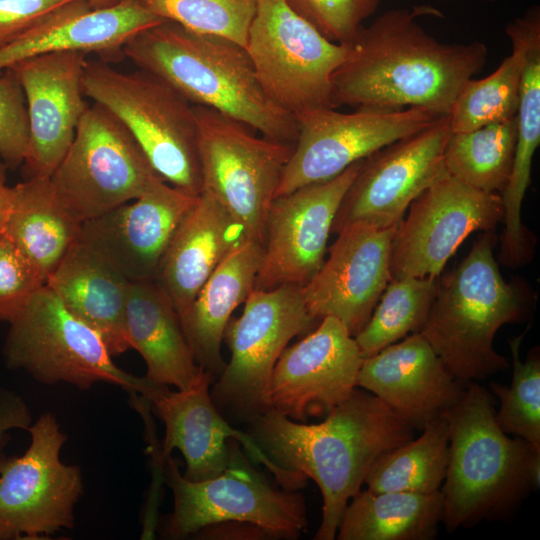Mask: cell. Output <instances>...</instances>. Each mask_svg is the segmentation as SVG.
<instances>
[{
  "mask_svg": "<svg viewBox=\"0 0 540 540\" xmlns=\"http://www.w3.org/2000/svg\"><path fill=\"white\" fill-rule=\"evenodd\" d=\"M441 17L430 5L391 9L360 27L332 75L330 107H418L448 115L464 86L482 70L488 47L480 41L442 43L417 21Z\"/></svg>",
  "mask_w": 540,
  "mask_h": 540,
  "instance_id": "6da1fadb",
  "label": "cell"
},
{
  "mask_svg": "<svg viewBox=\"0 0 540 540\" xmlns=\"http://www.w3.org/2000/svg\"><path fill=\"white\" fill-rule=\"evenodd\" d=\"M325 416L317 424L297 423L269 408L249 421V434L273 464L318 485L323 509L316 540L336 538L341 515L374 461L414 437L411 425L360 387Z\"/></svg>",
  "mask_w": 540,
  "mask_h": 540,
  "instance_id": "7a4b0ae2",
  "label": "cell"
},
{
  "mask_svg": "<svg viewBox=\"0 0 540 540\" xmlns=\"http://www.w3.org/2000/svg\"><path fill=\"white\" fill-rule=\"evenodd\" d=\"M122 51L192 105L215 109L267 138L295 143V117L266 94L244 46L163 20L135 34Z\"/></svg>",
  "mask_w": 540,
  "mask_h": 540,
  "instance_id": "3957f363",
  "label": "cell"
},
{
  "mask_svg": "<svg viewBox=\"0 0 540 540\" xmlns=\"http://www.w3.org/2000/svg\"><path fill=\"white\" fill-rule=\"evenodd\" d=\"M493 230L485 231L468 255L437 279L435 296L420 333L464 384L509 368L493 347L497 331L519 322L526 302L519 288L504 280L493 254Z\"/></svg>",
  "mask_w": 540,
  "mask_h": 540,
  "instance_id": "277c9868",
  "label": "cell"
},
{
  "mask_svg": "<svg viewBox=\"0 0 540 540\" xmlns=\"http://www.w3.org/2000/svg\"><path fill=\"white\" fill-rule=\"evenodd\" d=\"M467 384L444 413L449 456L440 491L442 522L450 532L502 518L531 492L526 462L534 445L504 433L496 422L490 392L479 384Z\"/></svg>",
  "mask_w": 540,
  "mask_h": 540,
  "instance_id": "5b68a950",
  "label": "cell"
},
{
  "mask_svg": "<svg viewBox=\"0 0 540 540\" xmlns=\"http://www.w3.org/2000/svg\"><path fill=\"white\" fill-rule=\"evenodd\" d=\"M82 89L126 126L164 181L192 195L201 193L194 106L178 91L145 70L124 73L88 60Z\"/></svg>",
  "mask_w": 540,
  "mask_h": 540,
  "instance_id": "8992f818",
  "label": "cell"
},
{
  "mask_svg": "<svg viewBox=\"0 0 540 540\" xmlns=\"http://www.w3.org/2000/svg\"><path fill=\"white\" fill-rule=\"evenodd\" d=\"M9 325L3 348L7 368L23 370L40 383L86 390L106 382L146 399L158 386L120 369L98 333L71 314L46 284Z\"/></svg>",
  "mask_w": 540,
  "mask_h": 540,
  "instance_id": "52a82bcc",
  "label": "cell"
},
{
  "mask_svg": "<svg viewBox=\"0 0 540 540\" xmlns=\"http://www.w3.org/2000/svg\"><path fill=\"white\" fill-rule=\"evenodd\" d=\"M193 106L202 190L243 226L247 239L263 245L268 210L294 143L259 136L215 109Z\"/></svg>",
  "mask_w": 540,
  "mask_h": 540,
  "instance_id": "ba28073f",
  "label": "cell"
},
{
  "mask_svg": "<svg viewBox=\"0 0 540 540\" xmlns=\"http://www.w3.org/2000/svg\"><path fill=\"white\" fill-rule=\"evenodd\" d=\"M229 449L224 471L205 480H189L171 457L165 461L166 482L174 496L168 536L184 538L225 522L249 524L277 537L299 536L307 525L302 495L271 486L247 462L238 441L231 439Z\"/></svg>",
  "mask_w": 540,
  "mask_h": 540,
  "instance_id": "9c48e42d",
  "label": "cell"
},
{
  "mask_svg": "<svg viewBox=\"0 0 540 540\" xmlns=\"http://www.w3.org/2000/svg\"><path fill=\"white\" fill-rule=\"evenodd\" d=\"M50 179L81 223L139 198L163 180L126 126L95 102L83 113Z\"/></svg>",
  "mask_w": 540,
  "mask_h": 540,
  "instance_id": "30bf717a",
  "label": "cell"
},
{
  "mask_svg": "<svg viewBox=\"0 0 540 540\" xmlns=\"http://www.w3.org/2000/svg\"><path fill=\"white\" fill-rule=\"evenodd\" d=\"M245 48L266 94L296 117L330 107L332 75L349 46L325 38L285 0H257Z\"/></svg>",
  "mask_w": 540,
  "mask_h": 540,
  "instance_id": "8fae6325",
  "label": "cell"
},
{
  "mask_svg": "<svg viewBox=\"0 0 540 540\" xmlns=\"http://www.w3.org/2000/svg\"><path fill=\"white\" fill-rule=\"evenodd\" d=\"M244 303L241 316L226 326L224 338L231 358L211 397L219 410L250 421L270 408V380L279 356L316 319L308 312L298 285L254 289Z\"/></svg>",
  "mask_w": 540,
  "mask_h": 540,
  "instance_id": "7c38bea8",
  "label": "cell"
},
{
  "mask_svg": "<svg viewBox=\"0 0 540 540\" xmlns=\"http://www.w3.org/2000/svg\"><path fill=\"white\" fill-rule=\"evenodd\" d=\"M27 431L25 453L0 467V540L43 539L72 528L83 493L80 468L61 461L67 437L55 415L41 414Z\"/></svg>",
  "mask_w": 540,
  "mask_h": 540,
  "instance_id": "4fadbf2b",
  "label": "cell"
},
{
  "mask_svg": "<svg viewBox=\"0 0 540 540\" xmlns=\"http://www.w3.org/2000/svg\"><path fill=\"white\" fill-rule=\"evenodd\" d=\"M439 116L418 107H359L351 113L331 107L306 111L295 117L298 135L275 197L329 180L382 147L422 130Z\"/></svg>",
  "mask_w": 540,
  "mask_h": 540,
  "instance_id": "5bb4252c",
  "label": "cell"
},
{
  "mask_svg": "<svg viewBox=\"0 0 540 540\" xmlns=\"http://www.w3.org/2000/svg\"><path fill=\"white\" fill-rule=\"evenodd\" d=\"M500 194L467 185L446 170L409 206L392 242L391 278H438L469 234L502 221Z\"/></svg>",
  "mask_w": 540,
  "mask_h": 540,
  "instance_id": "9a60e30c",
  "label": "cell"
},
{
  "mask_svg": "<svg viewBox=\"0 0 540 540\" xmlns=\"http://www.w3.org/2000/svg\"><path fill=\"white\" fill-rule=\"evenodd\" d=\"M451 134L449 115L367 156L345 193L332 232L367 222L381 228L399 225L414 199L444 171Z\"/></svg>",
  "mask_w": 540,
  "mask_h": 540,
  "instance_id": "2e32d148",
  "label": "cell"
},
{
  "mask_svg": "<svg viewBox=\"0 0 540 540\" xmlns=\"http://www.w3.org/2000/svg\"><path fill=\"white\" fill-rule=\"evenodd\" d=\"M364 159L329 180L273 199L254 289L303 286L316 274L325 260L327 241L341 201Z\"/></svg>",
  "mask_w": 540,
  "mask_h": 540,
  "instance_id": "e0dca14e",
  "label": "cell"
},
{
  "mask_svg": "<svg viewBox=\"0 0 540 540\" xmlns=\"http://www.w3.org/2000/svg\"><path fill=\"white\" fill-rule=\"evenodd\" d=\"M212 374L200 366L184 389L170 391L160 385L147 399L165 424V438L159 458L164 465L174 449L186 461L184 477L205 480L222 473L230 458L229 441L241 444L256 463L264 465L283 489L294 491L306 484L307 477L281 469L263 453L249 433L231 426L214 404L209 392Z\"/></svg>",
  "mask_w": 540,
  "mask_h": 540,
  "instance_id": "ac0fdd59",
  "label": "cell"
},
{
  "mask_svg": "<svg viewBox=\"0 0 540 540\" xmlns=\"http://www.w3.org/2000/svg\"><path fill=\"white\" fill-rule=\"evenodd\" d=\"M279 356L270 380V408L294 421L325 416L357 387L363 360L354 336L333 316Z\"/></svg>",
  "mask_w": 540,
  "mask_h": 540,
  "instance_id": "d6986e66",
  "label": "cell"
},
{
  "mask_svg": "<svg viewBox=\"0 0 540 540\" xmlns=\"http://www.w3.org/2000/svg\"><path fill=\"white\" fill-rule=\"evenodd\" d=\"M397 226L367 222L344 226L316 274L302 286L315 319L333 316L355 336L368 322L390 282L392 242Z\"/></svg>",
  "mask_w": 540,
  "mask_h": 540,
  "instance_id": "ffe728a7",
  "label": "cell"
},
{
  "mask_svg": "<svg viewBox=\"0 0 540 540\" xmlns=\"http://www.w3.org/2000/svg\"><path fill=\"white\" fill-rule=\"evenodd\" d=\"M197 197L160 180L139 198L82 222L80 241L130 282L154 281Z\"/></svg>",
  "mask_w": 540,
  "mask_h": 540,
  "instance_id": "44dd1931",
  "label": "cell"
},
{
  "mask_svg": "<svg viewBox=\"0 0 540 540\" xmlns=\"http://www.w3.org/2000/svg\"><path fill=\"white\" fill-rule=\"evenodd\" d=\"M86 56L83 51L52 52L9 67L19 79L27 106L26 178H50L73 141L89 106L82 89Z\"/></svg>",
  "mask_w": 540,
  "mask_h": 540,
  "instance_id": "7402d4cb",
  "label": "cell"
},
{
  "mask_svg": "<svg viewBox=\"0 0 540 540\" xmlns=\"http://www.w3.org/2000/svg\"><path fill=\"white\" fill-rule=\"evenodd\" d=\"M465 386L420 332L363 358L357 377V387L418 430L450 409Z\"/></svg>",
  "mask_w": 540,
  "mask_h": 540,
  "instance_id": "603a6c76",
  "label": "cell"
},
{
  "mask_svg": "<svg viewBox=\"0 0 540 540\" xmlns=\"http://www.w3.org/2000/svg\"><path fill=\"white\" fill-rule=\"evenodd\" d=\"M161 21L138 0H119L101 8L73 0L0 50V74L21 60L46 53L122 49L135 34Z\"/></svg>",
  "mask_w": 540,
  "mask_h": 540,
  "instance_id": "cb8c5ba5",
  "label": "cell"
},
{
  "mask_svg": "<svg viewBox=\"0 0 540 540\" xmlns=\"http://www.w3.org/2000/svg\"><path fill=\"white\" fill-rule=\"evenodd\" d=\"M245 240L243 226L202 190L176 230L155 280L179 317L221 261Z\"/></svg>",
  "mask_w": 540,
  "mask_h": 540,
  "instance_id": "d4e9b609",
  "label": "cell"
},
{
  "mask_svg": "<svg viewBox=\"0 0 540 540\" xmlns=\"http://www.w3.org/2000/svg\"><path fill=\"white\" fill-rule=\"evenodd\" d=\"M46 285L66 309L98 333L112 356L129 350L126 302L130 281L86 243H75Z\"/></svg>",
  "mask_w": 540,
  "mask_h": 540,
  "instance_id": "484cf974",
  "label": "cell"
},
{
  "mask_svg": "<svg viewBox=\"0 0 540 540\" xmlns=\"http://www.w3.org/2000/svg\"><path fill=\"white\" fill-rule=\"evenodd\" d=\"M263 245L245 240L216 267L180 316L181 325L198 365L212 376L226 367L221 343L232 312L254 290Z\"/></svg>",
  "mask_w": 540,
  "mask_h": 540,
  "instance_id": "4316f807",
  "label": "cell"
},
{
  "mask_svg": "<svg viewBox=\"0 0 540 540\" xmlns=\"http://www.w3.org/2000/svg\"><path fill=\"white\" fill-rule=\"evenodd\" d=\"M125 318L130 347L146 364L144 377L158 385L188 387L200 366L165 290L155 280L130 282Z\"/></svg>",
  "mask_w": 540,
  "mask_h": 540,
  "instance_id": "83f0119b",
  "label": "cell"
},
{
  "mask_svg": "<svg viewBox=\"0 0 540 540\" xmlns=\"http://www.w3.org/2000/svg\"><path fill=\"white\" fill-rule=\"evenodd\" d=\"M81 224L63 205L50 178L29 177L11 187L4 231L46 280L79 241Z\"/></svg>",
  "mask_w": 540,
  "mask_h": 540,
  "instance_id": "f1b7e54d",
  "label": "cell"
},
{
  "mask_svg": "<svg viewBox=\"0 0 540 540\" xmlns=\"http://www.w3.org/2000/svg\"><path fill=\"white\" fill-rule=\"evenodd\" d=\"M443 516L441 491L413 493L359 490L337 528L339 540H431Z\"/></svg>",
  "mask_w": 540,
  "mask_h": 540,
  "instance_id": "f546056e",
  "label": "cell"
},
{
  "mask_svg": "<svg viewBox=\"0 0 540 540\" xmlns=\"http://www.w3.org/2000/svg\"><path fill=\"white\" fill-rule=\"evenodd\" d=\"M511 45L522 54L517 118V143L508 183L501 193L511 211L522 207L531 182L532 160L540 143V7L530 6L507 24Z\"/></svg>",
  "mask_w": 540,
  "mask_h": 540,
  "instance_id": "4dcf8cb0",
  "label": "cell"
},
{
  "mask_svg": "<svg viewBox=\"0 0 540 540\" xmlns=\"http://www.w3.org/2000/svg\"><path fill=\"white\" fill-rule=\"evenodd\" d=\"M417 438L381 454L364 483L373 492L433 493L445 478L449 456V429L444 414L429 421Z\"/></svg>",
  "mask_w": 540,
  "mask_h": 540,
  "instance_id": "1f68e13d",
  "label": "cell"
},
{
  "mask_svg": "<svg viewBox=\"0 0 540 540\" xmlns=\"http://www.w3.org/2000/svg\"><path fill=\"white\" fill-rule=\"evenodd\" d=\"M517 143V118L468 132H451L444 167L467 185L501 193L511 175Z\"/></svg>",
  "mask_w": 540,
  "mask_h": 540,
  "instance_id": "d6a6232c",
  "label": "cell"
},
{
  "mask_svg": "<svg viewBox=\"0 0 540 540\" xmlns=\"http://www.w3.org/2000/svg\"><path fill=\"white\" fill-rule=\"evenodd\" d=\"M433 277L391 279L370 319L354 336L363 358L423 328L437 288Z\"/></svg>",
  "mask_w": 540,
  "mask_h": 540,
  "instance_id": "836d02e7",
  "label": "cell"
},
{
  "mask_svg": "<svg viewBox=\"0 0 540 540\" xmlns=\"http://www.w3.org/2000/svg\"><path fill=\"white\" fill-rule=\"evenodd\" d=\"M521 68L522 54L512 46V53L493 73L469 79L448 114L451 132H468L516 117Z\"/></svg>",
  "mask_w": 540,
  "mask_h": 540,
  "instance_id": "e575fe53",
  "label": "cell"
},
{
  "mask_svg": "<svg viewBox=\"0 0 540 540\" xmlns=\"http://www.w3.org/2000/svg\"><path fill=\"white\" fill-rule=\"evenodd\" d=\"M524 333L509 341L512 356L510 386L492 382L491 391L499 398L495 419L500 429L533 445L540 446V356L533 348L525 360L520 357Z\"/></svg>",
  "mask_w": 540,
  "mask_h": 540,
  "instance_id": "d590c367",
  "label": "cell"
},
{
  "mask_svg": "<svg viewBox=\"0 0 540 540\" xmlns=\"http://www.w3.org/2000/svg\"><path fill=\"white\" fill-rule=\"evenodd\" d=\"M162 20L201 34L230 39L245 47L257 0H138Z\"/></svg>",
  "mask_w": 540,
  "mask_h": 540,
  "instance_id": "8d00e7d4",
  "label": "cell"
},
{
  "mask_svg": "<svg viewBox=\"0 0 540 540\" xmlns=\"http://www.w3.org/2000/svg\"><path fill=\"white\" fill-rule=\"evenodd\" d=\"M381 0H285L325 38L348 44Z\"/></svg>",
  "mask_w": 540,
  "mask_h": 540,
  "instance_id": "74e56055",
  "label": "cell"
},
{
  "mask_svg": "<svg viewBox=\"0 0 540 540\" xmlns=\"http://www.w3.org/2000/svg\"><path fill=\"white\" fill-rule=\"evenodd\" d=\"M46 284V277L0 231V321L10 323Z\"/></svg>",
  "mask_w": 540,
  "mask_h": 540,
  "instance_id": "f35d334b",
  "label": "cell"
},
{
  "mask_svg": "<svg viewBox=\"0 0 540 540\" xmlns=\"http://www.w3.org/2000/svg\"><path fill=\"white\" fill-rule=\"evenodd\" d=\"M29 138L24 91L11 68L0 74V157L10 169L23 165Z\"/></svg>",
  "mask_w": 540,
  "mask_h": 540,
  "instance_id": "ab89813d",
  "label": "cell"
},
{
  "mask_svg": "<svg viewBox=\"0 0 540 540\" xmlns=\"http://www.w3.org/2000/svg\"><path fill=\"white\" fill-rule=\"evenodd\" d=\"M73 0H0V50Z\"/></svg>",
  "mask_w": 540,
  "mask_h": 540,
  "instance_id": "60d3db41",
  "label": "cell"
},
{
  "mask_svg": "<svg viewBox=\"0 0 540 540\" xmlns=\"http://www.w3.org/2000/svg\"><path fill=\"white\" fill-rule=\"evenodd\" d=\"M32 424L30 408L16 392L0 388V467L5 460L4 449L14 429L28 430Z\"/></svg>",
  "mask_w": 540,
  "mask_h": 540,
  "instance_id": "b9f144b4",
  "label": "cell"
},
{
  "mask_svg": "<svg viewBox=\"0 0 540 540\" xmlns=\"http://www.w3.org/2000/svg\"><path fill=\"white\" fill-rule=\"evenodd\" d=\"M8 166L0 161V231L4 229L11 203V187L7 185Z\"/></svg>",
  "mask_w": 540,
  "mask_h": 540,
  "instance_id": "7bdbcfd3",
  "label": "cell"
},
{
  "mask_svg": "<svg viewBox=\"0 0 540 540\" xmlns=\"http://www.w3.org/2000/svg\"><path fill=\"white\" fill-rule=\"evenodd\" d=\"M526 478L530 491H536L540 485V446L531 448L526 462Z\"/></svg>",
  "mask_w": 540,
  "mask_h": 540,
  "instance_id": "ee69618b",
  "label": "cell"
},
{
  "mask_svg": "<svg viewBox=\"0 0 540 540\" xmlns=\"http://www.w3.org/2000/svg\"><path fill=\"white\" fill-rule=\"evenodd\" d=\"M93 8H101L112 5L119 0H87Z\"/></svg>",
  "mask_w": 540,
  "mask_h": 540,
  "instance_id": "f6af8a7d",
  "label": "cell"
},
{
  "mask_svg": "<svg viewBox=\"0 0 540 540\" xmlns=\"http://www.w3.org/2000/svg\"><path fill=\"white\" fill-rule=\"evenodd\" d=\"M482 1L494 2V1H497V0H482Z\"/></svg>",
  "mask_w": 540,
  "mask_h": 540,
  "instance_id": "bcb514c9",
  "label": "cell"
}]
</instances>
